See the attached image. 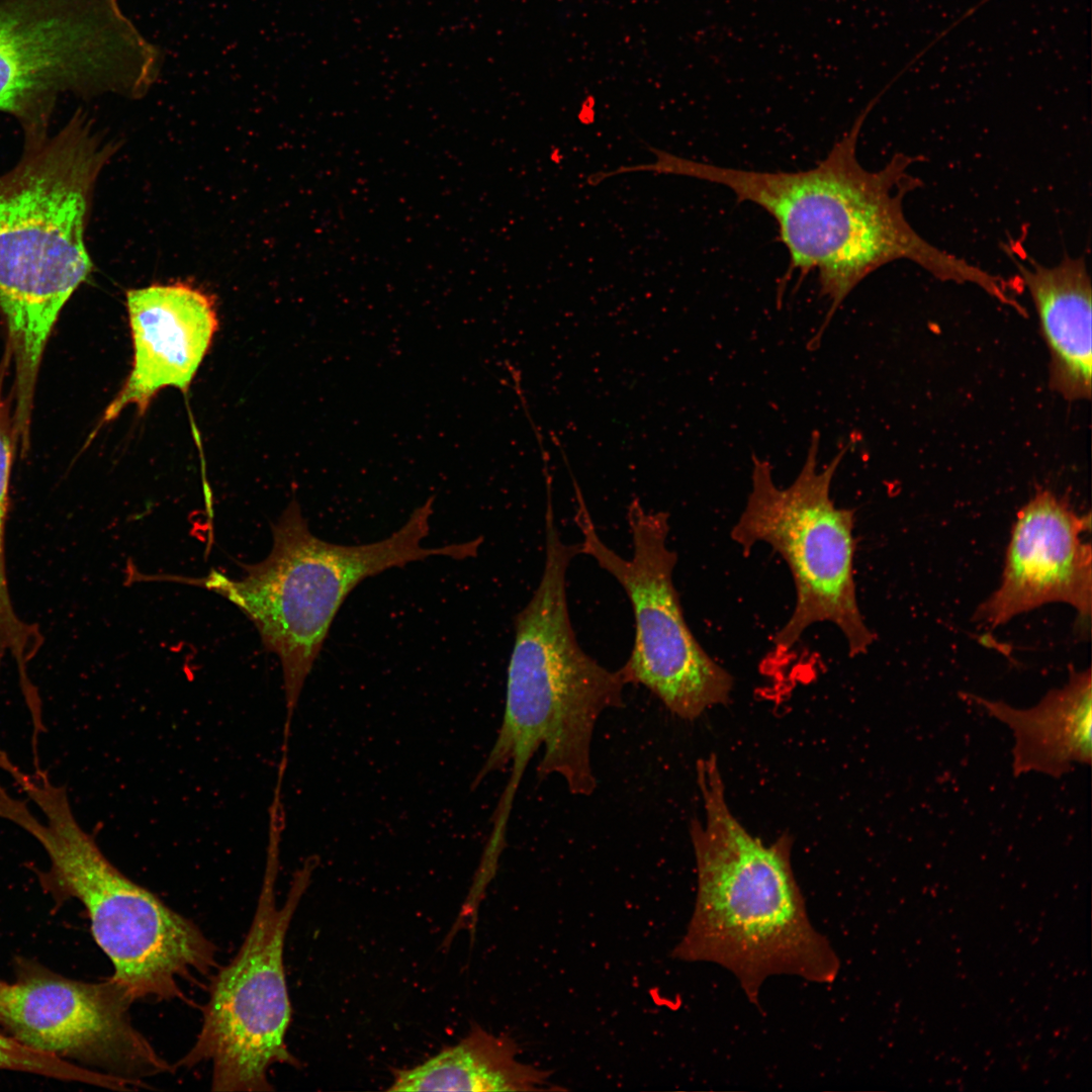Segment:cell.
<instances>
[{
    "label": "cell",
    "instance_id": "cell-1",
    "mask_svg": "<svg viewBox=\"0 0 1092 1092\" xmlns=\"http://www.w3.org/2000/svg\"><path fill=\"white\" fill-rule=\"evenodd\" d=\"M876 100L814 168L799 172H756L725 168L648 147L656 161L641 171L682 175L729 188L738 202L749 201L770 214L790 255L789 271L801 278L816 270L820 293L829 301L808 349L818 348L847 295L868 275L894 261H909L935 278L973 284L993 298L1004 279L925 240L909 223L905 197L921 187L910 170L914 157L896 154L881 169L861 166L856 147Z\"/></svg>",
    "mask_w": 1092,
    "mask_h": 1092
},
{
    "label": "cell",
    "instance_id": "cell-2",
    "mask_svg": "<svg viewBox=\"0 0 1092 1092\" xmlns=\"http://www.w3.org/2000/svg\"><path fill=\"white\" fill-rule=\"evenodd\" d=\"M697 779L705 819L691 826L696 901L671 957L724 968L760 1010L761 987L772 976L832 984L840 960L809 918L790 836L767 845L742 826L726 802L715 755L698 761Z\"/></svg>",
    "mask_w": 1092,
    "mask_h": 1092
},
{
    "label": "cell",
    "instance_id": "cell-3",
    "mask_svg": "<svg viewBox=\"0 0 1092 1092\" xmlns=\"http://www.w3.org/2000/svg\"><path fill=\"white\" fill-rule=\"evenodd\" d=\"M18 163L0 175V313L14 359V414L32 415L42 353L58 316L87 280L85 229L95 182L114 152L78 108L58 131L24 130Z\"/></svg>",
    "mask_w": 1092,
    "mask_h": 1092
},
{
    "label": "cell",
    "instance_id": "cell-4",
    "mask_svg": "<svg viewBox=\"0 0 1092 1092\" xmlns=\"http://www.w3.org/2000/svg\"><path fill=\"white\" fill-rule=\"evenodd\" d=\"M579 543L566 544L556 526L553 500L545 510V562L532 598L515 616L505 713L497 737L472 789L510 767L498 805L512 810L523 775L543 748L539 779L558 776L569 792L589 796L597 787L592 765L595 726L604 711L623 706L627 684L579 646L566 592L570 561Z\"/></svg>",
    "mask_w": 1092,
    "mask_h": 1092
},
{
    "label": "cell",
    "instance_id": "cell-5",
    "mask_svg": "<svg viewBox=\"0 0 1092 1092\" xmlns=\"http://www.w3.org/2000/svg\"><path fill=\"white\" fill-rule=\"evenodd\" d=\"M13 784L40 810L0 786V818L31 835L48 854L39 885L59 905L77 899L86 909L92 935L110 960L111 980L132 999L170 1001L184 997L182 984L218 968L217 948L190 919L120 872L93 835L77 821L66 787L42 767H16Z\"/></svg>",
    "mask_w": 1092,
    "mask_h": 1092
},
{
    "label": "cell",
    "instance_id": "cell-6",
    "mask_svg": "<svg viewBox=\"0 0 1092 1092\" xmlns=\"http://www.w3.org/2000/svg\"><path fill=\"white\" fill-rule=\"evenodd\" d=\"M434 503L433 494L385 539L342 545L313 535L293 498L271 526L273 544L268 556L255 564H242L240 578L214 569L202 577L166 575V580L200 586L233 603L254 623L266 650L278 656L286 708L283 738L290 736L304 682L334 619L359 583L431 556L456 560L476 556L482 537L434 548L421 545L430 531Z\"/></svg>",
    "mask_w": 1092,
    "mask_h": 1092
},
{
    "label": "cell",
    "instance_id": "cell-7",
    "mask_svg": "<svg viewBox=\"0 0 1092 1092\" xmlns=\"http://www.w3.org/2000/svg\"><path fill=\"white\" fill-rule=\"evenodd\" d=\"M163 62L117 0H0V112L24 130L49 128L67 95L139 96Z\"/></svg>",
    "mask_w": 1092,
    "mask_h": 1092
},
{
    "label": "cell",
    "instance_id": "cell-8",
    "mask_svg": "<svg viewBox=\"0 0 1092 1092\" xmlns=\"http://www.w3.org/2000/svg\"><path fill=\"white\" fill-rule=\"evenodd\" d=\"M284 822L269 819L262 886L250 928L236 957L212 977L196 1039L176 1067L211 1065V1090L272 1091L269 1070L298 1066L285 1037L291 1021L284 943L294 913L320 864L308 856L277 904L276 884Z\"/></svg>",
    "mask_w": 1092,
    "mask_h": 1092
},
{
    "label": "cell",
    "instance_id": "cell-9",
    "mask_svg": "<svg viewBox=\"0 0 1092 1092\" xmlns=\"http://www.w3.org/2000/svg\"><path fill=\"white\" fill-rule=\"evenodd\" d=\"M849 444L818 468L819 432L810 438L805 462L787 487L776 485L767 460L752 456L751 489L730 532L747 554L768 544L787 563L795 584L792 615L776 633V647H794L814 624H834L850 655L863 653L876 636L860 613L853 577L854 511L838 508L830 496L833 477Z\"/></svg>",
    "mask_w": 1092,
    "mask_h": 1092
},
{
    "label": "cell",
    "instance_id": "cell-10",
    "mask_svg": "<svg viewBox=\"0 0 1092 1092\" xmlns=\"http://www.w3.org/2000/svg\"><path fill=\"white\" fill-rule=\"evenodd\" d=\"M576 500L574 522L589 555L629 598L635 619L634 643L620 668L627 685L642 686L676 716L694 720L727 703L733 677L702 647L690 629L673 583L676 552L668 547L669 514L647 511L638 497L627 509L633 553L625 559L606 545L571 477Z\"/></svg>",
    "mask_w": 1092,
    "mask_h": 1092
},
{
    "label": "cell",
    "instance_id": "cell-11",
    "mask_svg": "<svg viewBox=\"0 0 1092 1092\" xmlns=\"http://www.w3.org/2000/svg\"><path fill=\"white\" fill-rule=\"evenodd\" d=\"M14 974L0 979V1026L24 1045L144 1088L175 1068L133 1025V1001L110 978L74 980L22 957Z\"/></svg>",
    "mask_w": 1092,
    "mask_h": 1092
},
{
    "label": "cell",
    "instance_id": "cell-12",
    "mask_svg": "<svg viewBox=\"0 0 1092 1092\" xmlns=\"http://www.w3.org/2000/svg\"><path fill=\"white\" fill-rule=\"evenodd\" d=\"M1091 515L1038 489L1017 513L999 587L975 618L991 627L1054 602L1072 606L1085 621L1091 614L1092 550L1083 535Z\"/></svg>",
    "mask_w": 1092,
    "mask_h": 1092
},
{
    "label": "cell",
    "instance_id": "cell-13",
    "mask_svg": "<svg viewBox=\"0 0 1092 1092\" xmlns=\"http://www.w3.org/2000/svg\"><path fill=\"white\" fill-rule=\"evenodd\" d=\"M126 307L132 367L103 422L115 419L128 404L143 414L167 386L186 392L218 328L211 297L186 283L128 290Z\"/></svg>",
    "mask_w": 1092,
    "mask_h": 1092
},
{
    "label": "cell",
    "instance_id": "cell-14",
    "mask_svg": "<svg viewBox=\"0 0 1092 1092\" xmlns=\"http://www.w3.org/2000/svg\"><path fill=\"white\" fill-rule=\"evenodd\" d=\"M1033 302L1050 353V386L1067 400L1090 399L1092 289L1085 257L1054 266L1005 248Z\"/></svg>",
    "mask_w": 1092,
    "mask_h": 1092
},
{
    "label": "cell",
    "instance_id": "cell-15",
    "mask_svg": "<svg viewBox=\"0 0 1092 1092\" xmlns=\"http://www.w3.org/2000/svg\"><path fill=\"white\" fill-rule=\"evenodd\" d=\"M1091 670L1070 668L1068 682L1051 690L1033 708L1021 710L1004 702L966 695L1007 724L1015 736L1013 771H1038L1061 778L1073 762L1091 764Z\"/></svg>",
    "mask_w": 1092,
    "mask_h": 1092
},
{
    "label": "cell",
    "instance_id": "cell-16",
    "mask_svg": "<svg viewBox=\"0 0 1092 1092\" xmlns=\"http://www.w3.org/2000/svg\"><path fill=\"white\" fill-rule=\"evenodd\" d=\"M519 1045L509 1035H495L478 1024L456 1044L425 1062L394 1069L388 1091L525 1092L559 1091L551 1072L518 1059Z\"/></svg>",
    "mask_w": 1092,
    "mask_h": 1092
},
{
    "label": "cell",
    "instance_id": "cell-17",
    "mask_svg": "<svg viewBox=\"0 0 1092 1092\" xmlns=\"http://www.w3.org/2000/svg\"><path fill=\"white\" fill-rule=\"evenodd\" d=\"M0 1070L30 1073L113 1090H124L126 1087L125 1080L121 1078L38 1052L1 1032Z\"/></svg>",
    "mask_w": 1092,
    "mask_h": 1092
},
{
    "label": "cell",
    "instance_id": "cell-18",
    "mask_svg": "<svg viewBox=\"0 0 1092 1092\" xmlns=\"http://www.w3.org/2000/svg\"><path fill=\"white\" fill-rule=\"evenodd\" d=\"M16 435L8 406L0 395V594L8 587L5 563V526L9 502V480Z\"/></svg>",
    "mask_w": 1092,
    "mask_h": 1092
}]
</instances>
